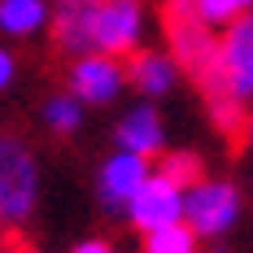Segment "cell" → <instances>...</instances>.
<instances>
[{"label": "cell", "mask_w": 253, "mask_h": 253, "mask_svg": "<svg viewBox=\"0 0 253 253\" xmlns=\"http://www.w3.org/2000/svg\"><path fill=\"white\" fill-rule=\"evenodd\" d=\"M157 175L170 179L175 188H188V183H197V179L205 175V166H201V157H197L192 149H179V153H166V157H162Z\"/></svg>", "instance_id": "5bb4252c"}, {"label": "cell", "mask_w": 253, "mask_h": 253, "mask_svg": "<svg viewBox=\"0 0 253 253\" xmlns=\"http://www.w3.org/2000/svg\"><path fill=\"white\" fill-rule=\"evenodd\" d=\"M192 9L205 26H227L231 18H240L249 9V0H192Z\"/></svg>", "instance_id": "9a60e30c"}, {"label": "cell", "mask_w": 253, "mask_h": 253, "mask_svg": "<svg viewBox=\"0 0 253 253\" xmlns=\"http://www.w3.org/2000/svg\"><path fill=\"white\" fill-rule=\"evenodd\" d=\"M149 175V157H140V153H126L118 149L109 162L101 166V175H96V192H101V205L109 214H123L126 201L135 197V188L144 183Z\"/></svg>", "instance_id": "ba28073f"}, {"label": "cell", "mask_w": 253, "mask_h": 253, "mask_svg": "<svg viewBox=\"0 0 253 253\" xmlns=\"http://www.w3.org/2000/svg\"><path fill=\"white\" fill-rule=\"evenodd\" d=\"M197 249H201V236L188 227L183 218L144 231V245H140V253H197Z\"/></svg>", "instance_id": "7c38bea8"}, {"label": "cell", "mask_w": 253, "mask_h": 253, "mask_svg": "<svg viewBox=\"0 0 253 253\" xmlns=\"http://www.w3.org/2000/svg\"><path fill=\"white\" fill-rule=\"evenodd\" d=\"M114 140H118V149H126V153L157 157V153L166 149L162 114H157L153 105H135V109H126L123 118H118V126H114Z\"/></svg>", "instance_id": "30bf717a"}, {"label": "cell", "mask_w": 253, "mask_h": 253, "mask_svg": "<svg viewBox=\"0 0 253 253\" xmlns=\"http://www.w3.org/2000/svg\"><path fill=\"white\" fill-rule=\"evenodd\" d=\"M79 123H83V105L66 92V96H48L44 105V126H48L52 135H75Z\"/></svg>", "instance_id": "4fadbf2b"}, {"label": "cell", "mask_w": 253, "mask_h": 253, "mask_svg": "<svg viewBox=\"0 0 253 253\" xmlns=\"http://www.w3.org/2000/svg\"><path fill=\"white\" fill-rule=\"evenodd\" d=\"M123 61L118 57H109V52H79L75 66H70V96L79 105H109L118 101V92H123Z\"/></svg>", "instance_id": "277c9868"}, {"label": "cell", "mask_w": 253, "mask_h": 253, "mask_svg": "<svg viewBox=\"0 0 253 253\" xmlns=\"http://www.w3.org/2000/svg\"><path fill=\"white\" fill-rule=\"evenodd\" d=\"M131 61L123 66L126 83L140 92V96H149V101H157V96H166V92H175L179 83V66L170 52H153V48H131L126 52Z\"/></svg>", "instance_id": "9c48e42d"}, {"label": "cell", "mask_w": 253, "mask_h": 253, "mask_svg": "<svg viewBox=\"0 0 253 253\" xmlns=\"http://www.w3.org/2000/svg\"><path fill=\"white\" fill-rule=\"evenodd\" d=\"M240 218V188L227 179H197L183 188V223L197 231L201 240L227 236Z\"/></svg>", "instance_id": "7a4b0ae2"}, {"label": "cell", "mask_w": 253, "mask_h": 253, "mask_svg": "<svg viewBox=\"0 0 253 253\" xmlns=\"http://www.w3.org/2000/svg\"><path fill=\"white\" fill-rule=\"evenodd\" d=\"M144 40V0H96L92 48L109 57H126Z\"/></svg>", "instance_id": "3957f363"}, {"label": "cell", "mask_w": 253, "mask_h": 253, "mask_svg": "<svg viewBox=\"0 0 253 253\" xmlns=\"http://www.w3.org/2000/svg\"><path fill=\"white\" fill-rule=\"evenodd\" d=\"M48 22V0H0V31L26 40L35 31H44Z\"/></svg>", "instance_id": "8fae6325"}, {"label": "cell", "mask_w": 253, "mask_h": 253, "mask_svg": "<svg viewBox=\"0 0 253 253\" xmlns=\"http://www.w3.org/2000/svg\"><path fill=\"white\" fill-rule=\"evenodd\" d=\"M40 201V166L22 135H0V223H26Z\"/></svg>", "instance_id": "6da1fadb"}, {"label": "cell", "mask_w": 253, "mask_h": 253, "mask_svg": "<svg viewBox=\"0 0 253 253\" xmlns=\"http://www.w3.org/2000/svg\"><path fill=\"white\" fill-rule=\"evenodd\" d=\"M92 18H96V0H52L48 4V31L57 52H92Z\"/></svg>", "instance_id": "52a82bcc"}, {"label": "cell", "mask_w": 253, "mask_h": 253, "mask_svg": "<svg viewBox=\"0 0 253 253\" xmlns=\"http://www.w3.org/2000/svg\"><path fill=\"white\" fill-rule=\"evenodd\" d=\"M218 66H223V79H227V92L249 105V92H253V22H249V13L227 22V35L218 40Z\"/></svg>", "instance_id": "8992f818"}, {"label": "cell", "mask_w": 253, "mask_h": 253, "mask_svg": "<svg viewBox=\"0 0 253 253\" xmlns=\"http://www.w3.org/2000/svg\"><path fill=\"white\" fill-rule=\"evenodd\" d=\"M123 214L131 218L135 231H153V227H166V223H179L183 218V188H175L170 179L149 170L144 183L135 188V197L126 201Z\"/></svg>", "instance_id": "5b68a950"}, {"label": "cell", "mask_w": 253, "mask_h": 253, "mask_svg": "<svg viewBox=\"0 0 253 253\" xmlns=\"http://www.w3.org/2000/svg\"><path fill=\"white\" fill-rule=\"evenodd\" d=\"M13 75H18V57H13L9 48H0V92L13 83Z\"/></svg>", "instance_id": "2e32d148"}, {"label": "cell", "mask_w": 253, "mask_h": 253, "mask_svg": "<svg viewBox=\"0 0 253 253\" xmlns=\"http://www.w3.org/2000/svg\"><path fill=\"white\" fill-rule=\"evenodd\" d=\"M70 253H118L109 240H83V245H75Z\"/></svg>", "instance_id": "e0dca14e"}]
</instances>
